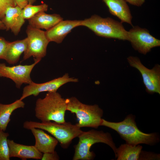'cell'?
<instances>
[{
	"mask_svg": "<svg viewBox=\"0 0 160 160\" xmlns=\"http://www.w3.org/2000/svg\"><path fill=\"white\" fill-rule=\"evenodd\" d=\"M26 32L27 43L23 61L32 56L34 61L40 62L46 56L47 47L49 42L46 36L45 31L33 28L29 25Z\"/></svg>",
	"mask_w": 160,
	"mask_h": 160,
	"instance_id": "7",
	"label": "cell"
},
{
	"mask_svg": "<svg viewBox=\"0 0 160 160\" xmlns=\"http://www.w3.org/2000/svg\"><path fill=\"white\" fill-rule=\"evenodd\" d=\"M35 139L34 145L42 153H52L55 151L58 141L53 137L45 133L43 130L37 128L30 129Z\"/></svg>",
	"mask_w": 160,
	"mask_h": 160,
	"instance_id": "15",
	"label": "cell"
},
{
	"mask_svg": "<svg viewBox=\"0 0 160 160\" xmlns=\"http://www.w3.org/2000/svg\"><path fill=\"white\" fill-rule=\"evenodd\" d=\"M128 40L133 48L145 55L154 47L160 46V40L151 35L148 30L138 26H133L128 31Z\"/></svg>",
	"mask_w": 160,
	"mask_h": 160,
	"instance_id": "9",
	"label": "cell"
},
{
	"mask_svg": "<svg viewBox=\"0 0 160 160\" xmlns=\"http://www.w3.org/2000/svg\"><path fill=\"white\" fill-rule=\"evenodd\" d=\"M66 107V99L57 91L48 92L44 98L36 100L34 109L35 116L41 122L64 123L65 121Z\"/></svg>",
	"mask_w": 160,
	"mask_h": 160,
	"instance_id": "2",
	"label": "cell"
},
{
	"mask_svg": "<svg viewBox=\"0 0 160 160\" xmlns=\"http://www.w3.org/2000/svg\"><path fill=\"white\" fill-rule=\"evenodd\" d=\"M101 126L115 131L126 143L132 145L144 144L152 146L160 140L159 136L157 133H146L140 130L135 121V116L132 114L119 122L109 121L103 119Z\"/></svg>",
	"mask_w": 160,
	"mask_h": 160,
	"instance_id": "1",
	"label": "cell"
},
{
	"mask_svg": "<svg viewBox=\"0 0 160 160\" xmlns=\"http://www.w3.org/2000/svg\"><path fill=\"white\" fill-rule=\"evenodd\" d=\"M27 39L9 42L4 59L10 64H14L19 61L22 54L24 52L27 47Z\"/></svg>",
	"mask_w": 160,
	"mask_h": 160,
	"instance_id": "18",
	"label": "cell"
},
{
	"mask_svg": "<svg viewBox=\"0 0 160 160\" xmlns=\"http://www.w3.org/2000/svg\"><path fill=\"white\" fill-rule=\"evenodd\" d=\"M23 127L30 130L33 128L40 129L45 130L52 135L63 148H66L72 140L83 132L77 125L70 122L58 123L51 121L38 122L26 121L23 124Z\"/></svg>",
	"mask_w": 160,
	"mask_h": 160,
	"instance_id": "4",
	"label": "cell"
},
{
	"mask_svg": "<svg viewBox=\"0 0 160 160\" xmlns=\"http://www.w3.org/2000/svg\"><path fill=\"white\" fill-rule=\"evenodd\" d=\"M37 0H28V4H33Z\"/></svg>",
	"mask_w": 160,
	"mask_h": 160,
	"instance_id": "30",
	"label": "cell"
},
{
	"mask_svg": "<svg viewBox=\"0 0 160 160\" xmlns=\"http://www.w3.org/2000/svg\"><path fill=\"white\" fill-rule=\"evenodd\" d=\"M159 158L160 156H159V154L142 151L140 155L139 160L155 159H159Z\"/></svg>",
	"mask_w": 160,
	"mask_h": 160,
	"instance_id": "25",
	"label": "cell"
},
{
	"mask_svg": "<svg viewBox=\"0 0 160 160\" xmlns=\"http://www.w3.org/2000/svg\"><path fill=\"white\" fill-rule=\"evenodd\" d=\"M25 105V103L20 99L9 104L0 103V129L5 131L11 120L12 113L18 108H24Z\"/></svg>",
	"mask_w": 160,
	"mask_h": 160,
	"instance_id": "20",
	"label": "cell"
},
{
	"mask_svg": "<svg viewBox=\"0 0 160 160\" xmlns=\"http://www.w3.org/2000/svg\"><path fill=\"white\" fill-rule=\"evenodd\" d=\"M39 62L35 61L31 65L12 66H7L4 63H0V77L10 79L15 83L17 88H20L23 84H28L32 81L31 73Z\"/></svg>",
	"mask_w": 160,
	"mask_h": 160,
	"instance_id": "11",
	"label": "cell"
},
{
	"mask_svg": "<svg viewBox=\"0 0 160 160\" xmlns=\"http://www.w3.org/2000/svg\"><path fill=\"white\" fill-rule=\"evenodd\" d=\"M17 6L23 9L28 4V0H15Z\"/></svg>",
	"mask_w": 160,
	"mask_h": 160,
	"instance_id": "28",
	"label": "cell"
},
{
	"mask_svg": "<svg viewBox=\"0 0 160 160\" xmlns=\"http://www.w3.org/2000/svg\"><path fill=\"white\" fill-rule=\"evenodd\" d=\"M29 25L32 27L47 30L63 20L57 14H49L45 12H40L28 20Z\"/></svg>",
	"mask_w": 160,
	"mask_h": 160,
	"instance_id": "17",
	"label": "cell"
},
{
	"mask_svg": "<svg viewBox=\"0 0 160 160\" xmlns=\"http://www.w3.org/2000/svg\"><path fill=\"white\" fill-rule=\"evenodd\" d=\"M9 42L4 37H0V59H4Z\"/></svg>",
	"mask_w": 160,
	"mask_h": 160,
	"instance_id": "24",
	"label": "cell"
},
{
	"mask_svg": "<svg viewBox=\"0 0 160 160\" xmlns=\"http://www.w3.org/2000/svg\"><path fill=\"white\" fill-rule=\"evenodd\" d=\"M142 148L140 145H134L126 143L117 148L115 154L117 160H138Z\"/></svg>",
	"mask_w": 160,
	"mask_h": 160,
	"instance_id": "19",
	"label": "cell"
},
{
	"mask_svg": "<svg viewBox=\"0 0 160 160\" xmlns=\"http://www.w3.org/2000/svg\"><path fill=\"white\" fill-rule=\"evenodd\" d=\"M8 143L10 158L17 157L22 160L27 159H40L43 154L34 145H27L15 142L8 139Z\"/></svg>",
	"mask_w": 160,
	"mask_h": 160,
	"instance_id": "14",
	"label": "cell"
},
{
	"mask_svg": "<svg viewBox=\"0 0 160 160\" xmlns=\"http://www.w3.org/2000/svg\"><path fill=\"white\" fill-rule=\"evenodd\" d=\"M127 60L130 66L137 69L141 74L146 92L160 95V65L156 64L150 69L144 65L137 57L130 56Z\"/></svg>",
	"mask_w": 160,
	"mask_h": 160,
	"instance_id": "8",
	"label": "cell"
},
{
	"mask_svg": "<svg viewBox=\"0 0 160 160\" xmlns=\"http://www.w3.org/2000/svg\"><path fill=\"white\" fill-rule=\"evenodd\" d=\"M6 30L5 27L0 19V30Z\"/></svg>",
	"mask_w": 160,
	"mask_h": 160,
	"instance_id": "29",
	"label": "cell"
},
{
	"mask_svg": "<svg viewBox=\"0 0 160 160\" xmlns=\"http://www.w3.org/2000/svg\"><path fill=\"white\" fill-rule=\"evenodd\" d=\"M130 4L137 7L141 6L145 2V0H124Z\"/></svg>",
	"mask_w": 160,
	"mask_h": 160,
	"instance_id": "27",
	"label": "cell"
},
{
	"mask_svg": "<svg viewBox=\"0 0 160 160\" xmlns=\"http://www.w3.org/2000/svg\"><path fill=\"white\" fill-rule=\"evenodd\" d=\"M17 6L15 0H0V19L4 16L5 12L9 7Z\"/></svg>",
	"mask_w": 160,
	"mask_h": 160,
	"instance_id": "23",
	"label": "cell"
},
{
	"mask_svg": "<svg viewBox=\"0 0 160 160\" xmlns=\"http://www.w3.org/2000/svg\"><path fill=\"white\" fill-rule=\"evenodd\" d=\"M66 110L76 114L79 120L76 124L79 127L96 129L101 126L103 111L98 105L84 104L75 97L66 98Z\"/></svg>",
	"mask_w": 160,
	"mask_h": 160,
	"instance_id": "5",
	"label": "cell"
},
{
	"mask_svg": "<svg viewBox=\"0 0 160 160\" xmlns=\"http://www.w3.org/2000/svg\"><path fill=\"white\" fill-rule=\"evenodd\" d=\"M81 20H62L54 26L45 31L49 41L61 43L74 28L80 26Z\"/></svg>",
	"mask_w": 160,
	"mask_h": 160,
	"instance_id": "12",
	"label": "cell"
},
{
	"mask_svg": "<svg viewBox=\"0 0 160 160\" xmlns=\"http://www.w3.org/2000/svg\"><path fill=\"white\" fill-rule=\"evenodd\" d=\"M108 7L110 13L133 26L132 17L129 7L124 0H102Z\"/></svg>",
	"mask_w": 160,
	"mask_h": 160,
	"instance_id": "16",
	"label": "cell"
},
{
	"mask_svg": "<svg viewBox=\"0 0 160 160\" xmlns=\"http://www.w3.org/2000/svg\"><path fill=\"white\" fill-rule=\"evenodd\" d=\"M48 8L46 4L37 5L28 4L22 9V15L25 19L28 20L39 12L47 11Z\"/></svg>",
	"mask_w": 160,
	"mask_h": 160,
	"instance_id": "21",
	"label": "cell"
},
{
	"mask_svg": "<svg viewBox=\"0 0 160 160\" xmlns=\"http://www.w3.org/2000/svg\"><path fill=\"white\" fill-rule=\"evenodd\" d=\"M78 79L70 77L68 73L62 76L42 83H36L33 81L28 84L23 89L20 99L23 100L25 98L33 95L35 97L42 92H57L61 86L69 82H77Z\"/></svg>",
	"mask_w": 160,
	"mask_h": 160,
	"instance_id": "10",
	"label": "cell"
},
{
	"mask_svg": "<svg viewBox=\"0 0 160 160\" xmlns=\"http://www.w3.org/2000/svg\"><path fill=\"white\" fill-rule=\"evenodd\" d=\"M59 156L57 152L55 151L52 153H43L41 158L42 160H58Z\"/></svg>",
	"mask_w": 160,
	"mask_h": 160,
	"instance_id": "26",
	"label": "cell"
},
{
	"mask_svg": "<svg viewBox=\"0 0 160 160\" xmlns=\"http://www.w3.org/2000/svg\"><path fill=\"white\" fill-rule=\"evenodd\" d=\"M9 134L8 132L0 129V160H9V148L7 137Z\"/></svg>",
	"mask_w": 160,
	"mask_h": 160,
	"instance_id": "22",
	"label": "cell"
},
{
	"mask_svg": "<svg viewBox=\"0 0 160 160\" xmlns=\"http://www.w3.org/2000/svg\"><path fill=\"white\" fill-rule=\"evenodd\" d=\"M79 141L74 146L73 160H91L95 157L93 152L90 151L91 146L97 143H103L110 146L115 154L116 147L111 134L102 130L92 129L83 132L78 137Z\"/></svg>",
	"mask_w": 160,
	"mask_h": 160,
	"instance_id": "3",
	"label": "cell"
},
{
	"mask_svg": "<svg viewBox=\"0 0 160 160\" xmlns=\"http://www.w3.org/2000/svg\"><path fill=\"white\" fill-rule=\"evenodd\" d=\"M80 26L88 28L99 36L128 40V31L122 23L110 17L103 18L95 15L81 20Z\"/></svg>",
	"mask_w": 160,
	"mask_h": 160,
	"instance_id": "6",
	"label": "cell"
},
{
	"mask_svg": "<svg viewBox=\"0 0 160 160\" xmlns=\"http://www.w3.org/2000/svg\"><path fill=\"white\" fill-rule=\"evenodd\" d=\"M22 10V9L17 6L9 7L1 19L5 27L6 30H10L15 36L18 34L25 22Z\"/></svg>",
	"mask_w": 160,
	"mask_h": 160,
	"instance_id": "13",
	"label": "cell"
}]
</instances>
